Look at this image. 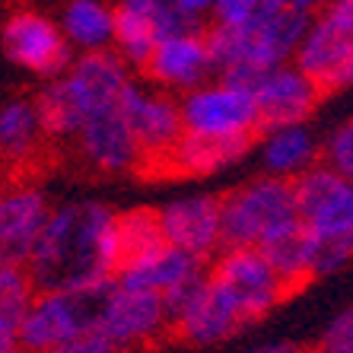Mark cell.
<instances>
[{"mask_svg":"<svg viewBox=\"0 0 353 353\" xmlns=\"http://www.w3.org/2000/svg\"><path fill=\"white\" fill-rule=\"evenodd\" d=\"M112 210L96 201H77L51 210L32 255L26 261L39 290H86L112 280L102 255ZM118 280V277H115Z\"/></svg>","mask_w":353,"mask_h":353,"instance_id":"1","label":"cell"},{"mask_svg":"<svg viewBox=\"0 0 353 353\" xmlns=\"http://www.w3.org/2000/svg\"><path fill=\"white\" fill-rule=\"evenodd\" d=\"M223 197V236L220 252L242 245H261L280 226L299 220L293 175H261ZM216 252V255H220Z\"/></svg>","mask_w":353,"mask_h":353,"instance_id":"2","label":"cell"},{"mask_svg":"<svg viewBox=\"0 0 353 353\" xmlns=\"http://www.w3.org/2000/svg\"><path fill=\"white\" fill-rule=\"evenodd\" d=\"M115 283L118 280L112 277L86 290H39L19 321V347L39 353H67L80 331L102 315V305Z\"/></svg>","mask_w":353,"mask_h":353,"instance_id":"3","label":"cell"},{"mask_svg":"<svg viewBox=\"0 0 353 353\" xmlns=\"http://www.w3.org/2000/svg\"><path fill=\"white\" fill-rule=\"evenodd\" d=\"M210 277L220 280L223 287L230 290L245 325L264 319L277 303L290 299L283 277H280L277 268L268 261V255L258 245L220 252L216 261L210 264Z\"/></svg>","mask_w":353,"mask_h":353,"instance_id":"4","label":"cell"},{"mask_svg":"<svg viewBox=\"0 0 353 353\" xmlns=\"http://www.w3.org/2000/svg\"><path fill=\"white\" fill-rule=\"evenodd\" d=\"M293 181L299 216L315 236H353V179L328 163H312L293 175Z\"/></svg>","mask_w":353,"mask_h":353,"instance_id":"5","label":"cell"},{"mask_svg":"<svg viewBox=\"0 0 353 353\" xmlns=\"http://www.w3.org/2000/svg\"><path fill=\"white\" fill-rule=\"evenodd\" d=\"M185 131L210 134V137H236V134H261L255 92L239 90L230 83L216 86H194L181 99Z\"/></svg>","mask_w":353,"mask_h":353,"instance_id":"6","label":"cell"},{"mask_svg":"<svg viewBox=\"0 0 353 353\" xmlns=\"http://www.w3.org/2000/svg\"><path fill=\"white\" fill-rule=\"evenodd\" d=\"M64 26L51 23L41 13H13L0 29V45L7 58L17 67L35 77H61L70 67V48H67Z\"/></svg>","mask_w":353,"mask_h":353,"instance_id":"7","label":"cell"},{"mask_svg":"<svg viewBox=\"0 0 353 353\" xmlns=\"http://www.w3.org/2000/svg\"><path fill=\"white\" fill-rule=\"evenodd\" d=\"M99 325L115 341L118 350L150 344L157 334L165 331V303L159 290L150 287H124L115 283L108 293Z\"/></svg>","mask_w":353,"mask_h":353,"instance_id":"8","label":"cell"},{"mask_svg":"<svg viewBox=\"0 0 353 353\" xmlns=\"http://www.w3.org/2000/svg\"><path fill=\"white\" fill-rule=\"evenodd\" d=\"M121 112L131 124V134L140 147V165L165 157L175 147V140L185 134V118H181V102L157 92H143L137 83H131L121 96Z\"/></svg>","mask_w":353,"mask_h":353,"instance_id":"9","label":"cell"},{"mask_svg":"<svg viewBox=\"0 0 353 353\" xmlns=\"http://www.w3.org/2000/svg\"><path fill=\"white\" fill-rule=\"evenodd\" d=\"M172 242L165 239L159 210L134 207V210H124V214L112 216V223L105 230V242H102V255H105L108 274L118 277V274L131 271L137 264L153 261Z\"/></svg>","mask_w":353,"mask_h":353,"instance_id":"10","label":"cell"},{"mask_svg":"<svg viewBox=\"0 0 353 353\" xmlns=\"http://www.w3.org/2000/svg\"><path fill=\"white\" fill-rule=\"evenodd\" d=\"M296 67L319 86L325 99L353 83V32L321 17L296 48Z\"/></svg>","mask_w":353,"mask_h":353,"instance_id":"11","label":"cell"},{"mask_svg":"<svg viewBox=\"0 0 353 353\" xmlns=\"http://www.w3.org/2000/svg\"><path fill=\"white\" fill-rule=\"evenodd\" d=\"M83 157L105 175H121V172H137L140 163V147L131 134V124L121 112V102L108 108L92 112L83 121L80 134H77Z\"/></svg>","mask_w":353,"mask_h":353,"instance_id":"12","label":"cell"},{"mask_svg":"<svg viewBox=\"0 0 353 353\" xmlns=\"http://www.w3.org/2000/svg\"><path fill=\"white\" fill-rule=\"evenodd\" d=\"M165 239L175 248H185L197 258H210L220 252L223 236V197L220 194H191L172 201L159 210Z\"/></svg>","mask_w":353,"mask_h":353,"instance_id":"13","label":"cell"},{"mask_svg":"<svg viewBox=\"0 0 353 353\" xmlns=\"http://www.w3.org/2000/svg\"><path fill=\"white\" fill-rule=\"evenodd\" d=\"M258 99V118H261V131L264 137L277 128H287V124H303L305 118L315 112L321 92L309 77L299 70V67H274L268 80L258 86L255 92Z\"/></svg>","mask_w":353,"mask_h":353,"instance_id":"14","label":"cell"},{"mask_svg":"<svg viewBox=\"0 0 353 353\" xmlns=\"http://www.w3.org/2000/svg\"><path fill=\"white\" fill-rule=\"evenodd\" d=\"M64 80L86 118H90L92 112H99V108L118 105L124 90L131 86L128 61L105 48H92V51H86L83 58H77L74 64H70V70L64 74Z\"/></svg>","mask_w":353,"mask_h":353,"instance_id":"15","label":"cell"},{"mask_svg":"<svg viewBox=\"0 0 353 353\" xmlns=\"http://www.w3.org/2000/svg\"><path fill=\"white\" fill-rule=\"evenodd\" d=\"M51 216L48 197L39 188L0 194V264H26Z\"/></svg>","mask_w":353,"mask_h":353,"instance_id":"16","label":"cell"},{"mask_svg":"<svg viewBox=\"0 0 353 353\" xmlns=\"http://www.w3.org/2000/svg\"><path fill=\"white\" fill-rule=\"evenodd\" d=\"M242 328H245V319L239 312L236 299H232L230 290L223 287L220 280L210 277L207 280V290L194 303V309L169 334L179 344H188V347H214V344L230 341Z\"/></svg>","mask_w":353,"mask_h":353,"instance_id":"17","label":"cell"},{"mask_svg":"<svg viewBox=\"0 0 353 353\" xmlns=\"http://www.w3.org/2000/svg\"><path fill=\"white\" fill-rule=\"evenodd\" d=\"M261 134H236V137H210V134H194L185 131L175 147L165 153V157L153 159V163H163V175H210L220 172L223 165L236 163L255 147V140ZM150 165V163H147ZM143 169V165H140ZM137 169V172H140Z\"/></svg>","mask_w":353,"mask_h":353,"instance_id":"18","label":"cell"},{"mask_svg":"<svg viewBox=\"0 0 353 353\" xmlns=\"http://www.w3.org/2000/svg\"><path fill=\"white\" fill-rule=\"evenodd\" d=\"M140 70L153 83L169 86V90H194V86H201L207 74H214V64H210V54H207L204 45V29L157 41L150 61Z\"/></svg>","mask_w":353,"mask_h":353,"instance_id":"19","label":"cell"},{"mask_svg":"<svg viewBox=\"0 0 353 353\" xmlns=\"http://www.w3.org/2000/svg\"><path fill=\"white\" fill-rule=\"evenodd\" d=\"M268 255V261L277 268V274L287 283V293H299L312 283L319 274H315V252H319V236L309 230V223L299 216V220L280 226L277 232L264 239L258 245Z\"/></svg>","mask_w":353,"mask_h":353,"instance_id":"20","label":"cell"},{"mask_svg":"<svg viewBox=\"0 0 353 353\" xmlns=\"http://www.w3.org/2000/svg\"><path fill=\"white\" fill-rule=\"evenodd\" d=\"M61 26L67 39L83 51L108 48V41H115V10L105 0H70L64 7Z\"/></svg>","mask_w":353,"mask_h":353,"instance_id":"21","label":"cell"},{"mask_svg":"<svg viewBox=\"0 0 353 353\" xmlns=\"http://www.w3.org/2000/svg\"><path fill=\"white\" fill-rule=\"evenodd\" d=\"M201 268H207L204 258L191 255V252H185V248L169 245L163 255H157L153 261L137 264V268H131V271L118 274V283H124V287H150V290L165 293V290H172L175 283H181L185 277L197 274Z\"/></svg>","mask_w":353,"mask_h":353,"instance_id":"22","label":"cell"},{"mask_svg":"<svg viewBox=\"0 0 353 353\" xmlns=\"http://www.w3.org/2000/svg\"><path fill=\"white\" fill-rule=\"evenodd\" d=\"M35 108H39L41 118V131L48 137H77L83 121H86L64 77H54L51 83L41 86L39 96H35Z\"/></svg>","mask_w":353,"mask_h":353,"instance_id":"23","label":"cell"},{"mask_svg":"<svg viewBox=\"0 0 353 353\" xmlns=\"http://www.w3.org/2000/svg\"><path fill=\"white\" fill-rule=\"evenodd\" d=\"M41 118L35 108V99H7L0 105V147L10 159H23L39 143Z\"/></svg>","mask_w":353,"mask_h":353,"instance_id":"24","label":"cell"},{"mask_svg":"<svg viewBox=\"0 0 353 353\" xmlns=\"http://www.w3.org/2000/svg\"><path fill=\"white\" fill-rule=\"evenodd\" d=\"M315 159V143L303 124H287L264 140V169L274 175H299Z\"/></svg>","mask_w":353,"mask_h":353,"instance_id":"25","label":"cell"},{"mask_svg":"<svg viewBox=\"0 0 353 353\" xmlns=\"http://www.w3.org/2000/svg\"><path fill=\"white\" fill-rule=\"evenodd\" d=\"M157 26L147 13H140V10L128 7L118 0L115 7V45H118V54H121L128 64L134 67H143L157 48Z\"/></svg>","mask_w":353,"mask_h":353,"instance_id":"26","label":"cell"},{"mask_svg":"<svg viewBox=\"0 0 353 353\" xmlns=\"http://www.w3.org/2000/svg\"><path fill=\"white\" fill-rule=\"evenodd\" d=\"M35 287L32 274L26 264H0V319H10V321H23L26 309L32 305Z\"/></svg>","mask_w":353,"mask_h":353,"instance_id":"27","label":"cell"},{"mask_svg":"<svg viewBox=\"0 0 353 353\" xmlns=\"http://www.w3.org/2000/svg\"><path fill=\"white\" fill-rule=\"evenodd\" d=\"M325 163L334 165L341 175L353 179V118L341 124L325 143Z\"/></svg>","mask_w":353,"mask_h":353,"instance_id":"28","label":"cell"},{"mask_svg":"<svg viewBox=\"0 0 353 353\" xmlns=\"http://www.w3.org/2000/svg\"><path fill=\"white\" fill-rule=\"evenodd\" d=\"M264 0H216L214 3V19L226 26H248L261 13Z\"/></svg>","mask_w":353,"mask_h":353,"instance_id":"29","label":"cell"},{"mask_svg":"<svg viewBox=\"0 0 353 353\" xmlns=\"http://www.w3.org/2000/svg\"><path fill=\"white\" fill-rule=\"evenodd\" d=\"M319 350L328 353H353V309L344 312L341 319H334L328 325V331L321 334Z\"/></svg>","mask_w":353,"mask_h":353,"instance_id":"30","label":"cell"},{"mask_svg":"<svg viewBox=\"0 0 353 353\" xmlns=\"http://www.w3.org/2000/svg\"><path fill=\"white\" fill-rule=\"evenodd\" d=\"M321 17L328 23L341 26V29H347V32H353V0H331Z\"/></svg>","mask_w":353,"mask_h":353,"instance_id":"31","label":"cell"},{"mask_svg":"<svg viewBox=\"0 0 353 353\" xmlns=\"http://www.w3.org/2000/svg\"><path fill=\"white\" fill-rule=\"evenodd\" d=\"M23 350L19 347V325L10 319H0V353H13Z\"/></svg>","mask_w":353,"mask_h":353,"instance_id":"32","label":"cell"},{"mask_svg":"<svg viewBox=\"0 0 353 353\" xmlns=\"http://www.w3.org/2000/svg\"><path fill=\"white\" fill-rule=\"evenodd\" d=\"M175 7L185 13V17H191V19H201L204 13H214V3L216 0H172Z\"/></svg>","mask_w":353,"mask_h":353,"instance_id":"33","label":"cell"},{"mask_svg":"<svg viewBox=\"0 0 353 353\" xmlns=\"http://www.w3.org/2000/svg\"><path fill=\"white\" fill-rule=\"evenodd\" d=\"M296 7H303V10H315V3H319V0H293Z\"/></svg>","mask_w":353,"mask_h":353,"instance_id":"34","label":"cell"},{"mask_svg":"<svg viewBox=\"0 0 353 353\" xmlns=\"http://www.w3.org/2000/svg\"><path fill=\"white\" fill-rule=\"evenodd\" d=\"M268 3H271V0H268ZM277 7H280V3H277Z\"/></svg>","mask_w":353,"mask_h":353,"instance_id":"35","label":"cell"},{"mask_svg":"<svg viewBox=\"0 0 353 353\" xmlns=\"http://www.w3.org/2000/svg\"><path fill=\"white\" fill-rule=\"evenodd\" d=\"M0 153H3V147H0Z\"/></svg>","mask_w":353,"mask_h":353,"instance_id":"36","label":"cell"}]
</instances>
